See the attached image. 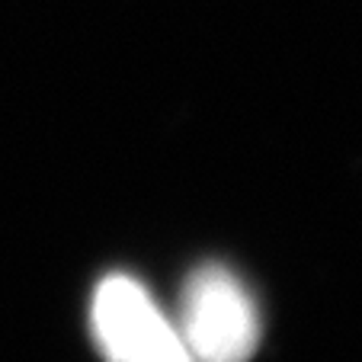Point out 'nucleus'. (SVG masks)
<instances>
[{"label":"nucleus","instance_id":"obj_1","mask_svg":"<svg viewBox=\"0 0 362 362\" xmlns=\"http://www.w3.org/2000/svg\"><path fill=\"white\" fill-rule=\"evenodd\" d=\"M177 327L196 362H250L260 346L257 301L221 263H205L186 279Z\"/></svg>","mask_w":362,"mask_h":362},{"label":"nucleus","instance_id":"obj_2","mask_svg":"<svg viewBox=\"0 0 362 362\" xmlns=\"http://www.w3.org/2000/svg\"><path fill=\"white\" fill-rule=\"evenodd\" d=\"M90 324L106 362H196L180 327L148 288L125 273H112L96 286Z\"/></svg>","mask_w":362,"mask_h":362}]
</instances>
